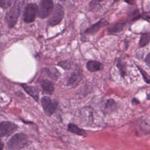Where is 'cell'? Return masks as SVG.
<instances>
[{
	"label": "cell",
	"mask_w": 150,
	"mask_h": 150,
	"mask_svg": "<svg viewBox=\"0 0 150 150\" xmlns=\"http://www.w3.org/2000/svg\"><path fill=\"white\" fill-rule=\"evenodd\" d=\"M107 25H108V22L107 21L102 19L100 20L98 22H97V23H96L94 25H93L92 26H91L90 27L86 29L84 31V33L86 34H88V35L95 34L101 28H103V26H107Z\"/></svg>",
	"instance_id": "cell-9"
},
{
	"label": "cell",
	"mask_w": 150,
	"mask_h": 150,
	"mask_svg": "<svg viewBox=\"0 0 150 150\" xmlns=\"http://www.w3.org/2000/svg\"><path fill=\"white\" fill-rule=\"evenodd\" d=\"M125 2H127V4H130V5H133L135 4V0H124Z\"/></svg>",
	"instance_id": "cell-22"
},
{
	"label": "cell",
	"mask_w": 150,
	"mask_h": 150,
	"mask_svg": "<svg viewBox=\"0 0 150 150\" xmlns=\"http://www.w3.org/2000/svg\"><path fill=\"white\" fill-rule=\"evenodd\" d=\"M96 1H97V2H101V1H104V0H95Z\"/></svg>",
	"instance_id": "cell-24"
},
{
	"label": "cell",
	"mask_w": 150,
	"mask_h": 150,
	"mask_svg": "<svg viewBox=\"0 0 150 150\" xmlns=\"http://www.w3.org/2000/svg\"><path fill=\"white\" fill-rule=\"evenodd\" d=\"M54 9V4L52 0H41L38 7V15L42 19L49 16Z\"/></svg>",
	"instance_id": "cell-4"
},
{
	"label": "cell",
	"mask_w": 150,
	"mask_h": 150,
	"mask_svg": "<svg viewBox=\"0 0 150 150\" xmlns=\"http://www.w3.org/2000/svg\"><path fill=\"white\" fill-rule=\"evenodd\" d=\"M116 108V103L113 99H108L105 105V109L107 110V111H112Z\"/></svg>",
	"instance_id": "cell-17"
},
{
	"label": "cell",
	"mask_w": 150,
	"mask_h": 150,
	"mask_svg": "<svg viewBox=\"0 0 150 150\" xmlns=\"http://www.w3.org/2000/svg\"><path fill=\"white\" fill-rule=\"evenodd\" d=\"M28 144L26 135L18 133L13 135L7 142V150H21Z\"/></svg>",
	"instance_id": "cell-1"
},
{
	"label": "cell",
	"mask_w": 150,
	"mask_h": 150,
	"mask_svg": "<svg viewBox=\"0 0 150 150\" xmlns=\"http://www.w3.org/2000/svg\"><path fill=\"white\" fill-rule=\"evenodd\" d=\"M125 25H126L125 22H120V23H116L114 25L112 26L108 29V33L110 34H112V33H116L120 32L124 29Z\"/></svg>",
	"instance_id": "cell-14"
},
{
	"label": "cell",
	"mask_w": 150,
	"mask_h": 150,
	"mask_svg": "<svg viewBox=\"0 0 150 150\" xmlns=\"http://www.w3.org/2000/svg\"><path fill=\"white\" fill-rule=\"evenodd\" d=\"M38 13V6L34 3L28 4L24 9L23 18L25 22L30 23L33 22Z\"/></svg>",
	"instance_id": "cell-5"
},
{
	"label": "cell",
	"mask_w": 150,
	"mask_h": 150,
	"mask_svg": "<svg viewBox=\"0 0 150 150\" xmlns=\"http://www.w3.org/2000/svg\"><path fill=\"white\" fill-rule=\"evenodd\" d=\"M150 42V35L148 33H144L142 34L139 41V45L141 47H145Z\"/></svg>",
	"instance_id": "cell-15"
},
{
	"label": "cell",
	"mask_w": 150,
	"mask_h": 150,
	"mask_svg": "<svg viewBox=\"0 0 150 150\" xmlns=\"http://www.w3.org/2000/svg\"><path fill=\"white\" fill-rule=\"evenodd\" d=\"M145 62L146 65L150 68V53H149L145 58Z\"/></svg>",
	"instance_id": "cell-21"
},
{
	"label": "cell",
	"mask_w": 150,
	"mask_h": 150,
	"mask_svg": "<svg viewBox=\"0 0 150 150\" xmlns=\"http://www.w3.org/2000/svg\"><path fill=\"white\" fill-rule=\"evenodd\" d=\"M40 85L42 88L43 90L47 94H52L54 90V84L53 83L48 79H41L39 81Z\"/></svg>",
	"instance_id": "cell-10"
},
{
	"label": "cell",
	"mask_w": 150,
	"mask_h": 150,
	"mask_svg": "<svg viewBox=\"0 0 150 150\" xmlns=\"http://www.w3.org/2000/svg\"><path fill=\"white\" fill-rule=\"evenodd\" d=\"M41 103L45 114L47 116H51L56 110L58 103L51 100L47 96H43L41 98Z\"/></svg>",
	"instance_id": "cell-6"
},
{
	"label": "cell",
	"mask_w": 150,
	"mask_h": 150,
	"mask_svg": "<svg viewBox=\"0 0 150 150\" xmlns=\"http://www.w3.org/2000/svg\"><path fill=\"white\" fill-rule=\"evenodd\" d=\"M67 129L70 132L74 134H76L77 135L84 137H86L87 136V133L85 131V130H84L82 128H80L74 124L69 123L67 126Z\"/></svg>",
	"instance_id": "cell-13"
},
{
	"label": "cell",
	"mask_w": 150,
	"mask_h": 150,
	"mask_svg": "<svg viewBox=\"0 0 150 150\" xmlns=\"http://www.w3.org/2000/svg\"><path fill=\"white\" fill-rule=\"evenodd\" d=\"M57 65L65 70H68V69H70V67H71V64L67 60H64V61L60 62L57 63Z\"/></svg>",
	"instance_id": "cell-19"
},
{
	"label": "cell",
	"mask_w": 150,
	"mask_h": 150,
	"mask_svg": "<svg viewBox=\"0 0 150 150\" xmlns=\"http://www.w3.org/2000/svg\"><path fill=\"white\" fill-rule=\"evenodd\" d=\"M86 67L89 71L96 72L103 69V66L101 63L98 61L90 60L87 63Z\"/></svg>",
	"instance_id": "cell-12"
},
{
	"label": "cell",
	"mask_w": 150,
	"mask_h": 150,
	"mask_svg": "<svg viewBox=\"0 0 150 150\" xmlns=\"http://www.w3.org/2000/svg\"><path fill=\"white\" fill-rule=\"evenodd\" d=\"M138 69L139 72L141 73L145 82H146L148 84H150V75L146 71L143 70L141 67H138Z\"/></svg>",
	"instance_id": "cell-18"
},
{
	"label": "cell",
	"mask_w": 150,
	"mask_h": 150,
	"mask_svg": "<svg viewBox=\"0 0 150 150\" xmlns=\"http://www.w3.org/2000/svg\"><path fill=\"white\" fill-rule=\"evenodd\" d=\"M118 0H114V2H116V1H118Z\"/></svg>",
	"instance_id": "cell-25"
},
{
	"label": "cell",
	"mask_w": 150,
	"mask_h": 150,
	"mask_svg": "<svg viewBox=\"0 0 150 150\" xmlns=\"http://www.w3.org/2000/svg\"><path fill=\"white\" fill-rule=\"evenodd\" d=\"M117 66L120 73L121 77H124L126 75V66L122 60L119 59L117 63Z\"/></svg>",
	"instance_id": "cell-16"
},
{
	"label": "cell",
	"mask_w": 150,
	"mask_h": 150,
	"mask_svg": "<svg viewBox=\"0 0 150 150\" xmlns=\"http://www.w3.org/2000/svg\"><path fill=\"white\" fill-rule=\"evenodd\" d=\"M83 75L80 69H77L70 75L67 80V85L71 87H76L83 79Z\"/></svg>",
	"instance_id": "cell-8"
},
{
	"label": "cell",
	"mask_w": 150,
	"mask_h": 150,
	"mask_svg": "<svg viewBox=\"0 0 150 150\" xmlns=\"http://www.w3.org/2000/svg\"><path fill=\"white\" fill-rule=\"evenodd\" d=\"M21 86L29 96H30L35 101H38L39 98V91L36 87L23 83L21 84Z\"/></svg>",
	"instance_id": "cell-11"
},
{
	"label": "cell",
	"mask_w": 150,
	"mask_h": 150,
	"mask_svg": "<svg viewBox=\"0 0 150 150\" xmlns=\"http://www.w3.org/2000/svg\"><path fill=\"white\" fill-rule=\"evenodd\" d=\"M4 147V142L0 139V150H3Z\"/></svg>",
	"instance_id": "cell-23"
},
{
	"label": "cell",
	"mask_w": 150,
	"mask_h": 150,
	"mask_svg": "<svg viewBox=\"0 0 150 150\" xmlns=\"http://www.w3.org/2000/svg\"><path fill=\"white\" fill-rule=\"evenodd\" d=\"M64 15V9L60 4H56L54 7L53 11L47 21V25L54 26L60 23Z\"/></svg>",
	"instance_id": "cell-3"
},
{
	"label": "cell",
	"mask_w": 150,
	"mask_h": 150,
	"mask_svg": "<svg viewBox=\"0 0 150 150\" xmlns=\"http://www.w3.org/2000/svg\"><path fill=\"white\" fill-rule=\"evenodd\" d=\"M18 128V126L9 121H3L0 122V137H8L13 134Z\"/></svg>",
	"instance_id": "cell-7"
},
{
	"label": "cell",
	"mask_w": 150,
	"mask_h": 150,
	"mask_svg": "<svg viewBox=\"0 0 150 150\" xmlns=\"http://www.w3.org/2000/svg\"><path fill=\"white\" fill-rule=\"evenodd\" d=\"M20 13V2L15 0L12 6L6 13L5 20L9 28H12L16 24Z\"/></svg>",
	"instance_id": "cell-2"
},
{
	"label": "cell",
	"mask_w": 150,
	"mask_h": 150,
	"mask_svg": "<svg viewBox=\"0 0 150 150\" xmlns=\"http://www.w3.org/2000/svg\"><path fill=\"white\" fill-rule=\"evenodd\" d=\"M11 4V0H0V7L3 9H7Z\"/></svg>",
	"instance_id": "cell-20"
}]
</instances>
